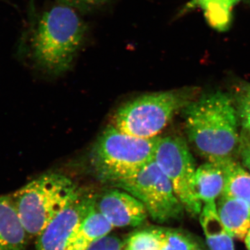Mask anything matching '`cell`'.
<instances>
[{
    "label": "cell",
    "instance_id": "1",
    "mask_svg": "<svg viewBox=\"0 0 250 250\" xmlns=\"http://www.w3.org/2000/svg\"><path fill=\"white\" fill-rule=\"evenodd\" d=\"M184 111L188 136L197 152L215 164L232 158L241 143L232 99L222 92L205 94Z\"/></svg>",
    "mask_w": 250,
    "mask_h": 250
},
{
    "label": "cell",
    "instance_id": "2",
    "mask_svg": "<svg viewBox=\"0 0 250 250\" xmlns=\"http://www.w3.org/2000/svg\"><path fill=\"white\" fill-rule=\"evenodd\" d=\"M84 22L67 4L54 5L41 16L31 40L33 58L46 71L58 74L71 65L83 45Z\"/></svg>",
    "mask_w": 250,
    "mask_h": 250
},
{
    "label": "cell",
    "instance_id": "3",
    "mask_svg": "<svg viewBox=\"0 0 250 250\" xmlns=\"http://www.w3.org/2000/svg\"><path fill=\"white\" fill-rule=\"evenodd\" d=\"M81 195L76 184L66 176L47 173L31 181L11 196L31 238L39 236L60 212Z\"/></svg>",
    "mask_w": 250,
    "mask_h": 250
},
{
    "label": "cell",
    "instance_id": "4",
    "mask_svg": "<svg viewBox=\"0 0 250 250\" xmlns=\"http://www.w3.org/2000/svg\"><path fill=\"white\" fill-rule=\"evenodd\" d=\"M159 138L136 137L109 125L94 145L90 164L100 180L113 185L154 160Z\"/></svg>",
    "mask_w": 250,
    "mask_h": 250
},
{
    "label": "cell",
    "instance_id": "5",
    "mask_svg": "<svg viewBox=\"0 0 250 250\" xmlns=\"http://www.w3.org/2000/svg\"><path fill=\"white\" fill-rule=\"evenodd\" d=\"M190 90H172L142 95L118 108L112 125L125 134L152 139L174 115L192 101Z\"/></svg>",
    "mask_w": 250,
    "mask_h": 250
},
{
    "label": "cell",
    "instance_id": "6",
    "mask_svg": "<svg viewBox=\"0 0 250 250\" xmlns=\"http://www.w3.org/2000/svg\"><path fill=\"white\" fill-rule=\"evenodd\" d=\"M154 161L170 181L184 208L192 216L200 215L203 205L196 191L197 168L187 142L177 136L159 137Z\"/></svg>",
    "mask_w": 250,
    "mask_h": 250
},
{
    "label": "cell",
    "instance_id": "7",
    "mask_svg": "<svg viewBox=\"0 0 250 250\" xmlns=\"http://www.w3.org/2000/svg\"><path fill=\"white\" fill-rule=\"evenodd\" d=\"M112 186L129 192L142 202L148 215L158 223L176 220L183 215V206L170 181L154 160L137 173Z\"/></svg>",
    "mask_w": 250,
    "mask_h": 250
},
{
    "label": "cell",
    "instance_id": "8",
    "mask_svg": "<svg viewBox=\"0 0 250 250\" xmlns=\"http://www.w3.org/2000/svg\"><path fill=\"white\" fill-rule=\"evenodd\" d=\"M94 200L82 194L67 206L36 237L35 250H67L72 233L89 210Z\"/></svg>",
    "mask_w": 250,
    "mask_h": 250
},
{
    "label": "cell",
    "instance_id": "9",
    "mask_svg": "<svg viewBox=\"0 0 250 250\" xmlns=\"http://www.w3.org/2000/svg\"><path fill=\"white\" fill-rule=\"evenodd\" d=\"M95 205L113 228L139 226L147 218L142 202L118 188L104 192Z\"/></svg>",
    "mask_w": 250,
    "mask_h": 250
},
{
    "label": "cell",
    "instance_id": "10",
    "mask_svg": "<svg viewBox=\"0 0 250 250\" xmlns=\"http://www.w3.org/2000/svg\"><path fill=\"white\" fill-rule=\"evenodd\" d=\"M29 236L12 196H0V250H26Z\"/></svg>",
    "mask_w": 250,
    "mask_h": 250
},
{
    "label": "cell",
    "instance_id": "11",
    "mask_svg": "<svg viewBox=\"0 0 250 250\" xmlns=\"http://www.w3.org/2000/svg\"><path fill=\"white\" fill-rule=\"evenodd\" d=\"M113 229L111 223L99 211L95 200L72 233L67 250H85L94 242L107 236Z\"/></svg>",
    "mask_w": 250,
    "mask_h": 250
},
{
    "label": "cell",
    "instance_id": "12",
    "mask_svg": "<svg viewBox=\"0 0 250 250\" xmlns=\"http://www.w3.org/2000/svg\"><path fill=\"white\" fill-rule=\"evenodd\" d=\"M219 218L232 237L243 240L250 228V208L243 200L221 195L217 202Z\"/></svg>",
    "mask_w": 250,
    "mask_h": 250
},
{
    "label": "cell",
    "instance_id": "13",
    "mask_svg": "<svg viewBox=\"0 0 250 250\" xmlns=\"http://www.w3.org/2000/svg\"><path fill=\"white\" fill-rule=\"evenodd\" d=\"M241 0H190L181 10L182 16L200 9L209 25L219 31L228 30L231 22V11Z\"/></svg>",
    "mask_w": 250,
    "mask_h": 250
},
{
    "label": "cell",
    "instance_id": "14",
    "mask_svg": "<svg viewBox=\"0 0 250 250\" xmlns=\"http://www.w3.org/2000/svg\"><path fill=\"white\" fill-rule=\"evenodd\" d=\"M215 164V163H214ZM224 174L222 195L243 200L250 208V172L233 160V158L215 163Z\"/></svg>",
    "mask_w": 250,
    "mask_h": 250
},
{
    "label": "cell",
    "instance_id": "15",
    "mask_svg": "<svg viewBox=\"0 0 250 250\" xmlns=\"http://www.w3.org/2000/svg\"><path fill=\"white\" fill-rule=\"evenodd\" d=\"M195 184L197 196L202 205H216L223 192L224 174L220 166L207 162L197 168Z\"/></svg>",
    "mask_w": 250,
    "mask_h": 250
},
{
    "label": "cell",
    "instance_id": "16",
    "mask_svg": "<svg viewBox=\"0 0 250 250\" xmlns=\"http://www.w3.org/2000/svg\"><path fill=\"white\" fill-rule=\"evenodd\" d=\"M200 219L209 250H234L232 236L219 218L217 205H204Z\"/></svg>",
    "mask_w": 250,
    "mask_h": 250
},
{
    "label": "cell",
    "instance_id": "17",
    "mask_svg": "<svg viewBox=\"0 0 250 250\" xmlns=\"http://www.w3.org/2000/svg\"><path fill=\"white\" fill-rule=\"evenodd\" d=\"M161 250H209L198 236L179 229L164 228Z\"/></svg>",
    "mask_w": 250,
    "mask_h": 250
},
{
    "label": "cell",
    "instance_id": "18",
    "mask_svg": "<svg viewBox=\"0 0 250 250\" xmlns=\"http://www.w3.org/2000/svg\"><path fill=\"white\" fill-rule=\"evenodd\" d=\"M164 228L149 227L131 233L124 250H161L164 241Z\"/></svg>",
    "mask_w": 250,
    "mask_h": 250
},
{
    "label": "cell",
    "instance_id": "19",
    "mask_svg": "<svg viewBox=\"0 0 250 250\" xmlns=\"http://www.w3.org/2000/svg\"><path fill=\"white\" fill-rule=\"evenodd\" d=\"M236 106L238 119L242 126L250 134V84L246 83L238 90Z\"/></svg>",
    "mask_w": 250,
    "mask_h": 250
},
{
    "label": "cell",
    "instance_id": "20",
    "mask_svg": "<svg viewBox=\"0 0 250 250\" xmlns=\"http://www.w3.org/2000/svg\"><path fill=\"white\" fill-rule=\"evenodd\" d=\"M123 245L118 237H103L90 245L85 250H123Z\"/></svg>",
    "mask_w": 250,
    "mask_h": 250
},
{
    "label": "cell",
    "instance_id": "21",
    "mask_svg": "<svg viewBox=\"0 0 250 250\" xmlns=\"http://www.w3.org/2000/svg\"><path fill=\"white\" fill-rule=\"evenodd\" d=\"M238 149L243 166L250 172V139H245L241 141Z\"/></svg>",
    "mask_w": 250,
    "mask_h": 250
},
{
    "label": "cell",
    "instance_id": "22",
    "mask_svg": "<svg viewBox=\"0 0 250 250\" xmlns=\"http://www.w3.org/2000/svg\"><path fill=\"white\" fill-rule=\"evenodd\" d=\"M67 1L82 5H96L104 2L106 0H67Z\"/></svg>",
    "mask_w": 250,
    "mask_h": 250
},
{
    "label": "cell",
    "instance_id": "23",
    "mask_svg": "<svg viewBox=\"0 0 250 250\" xmlns=\"http://www.w3.org/2000/svg\"><path fill=\"white\" fill-rule=\"evenodd\" d=\"M245 241H246V246L248 250H250V228L248 233H247Z\"/></svg>",
    "mask_w": 250,
    "mask_h": 250
}]
</instances>
